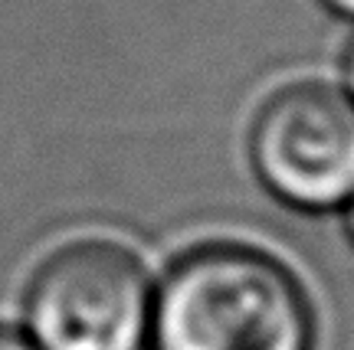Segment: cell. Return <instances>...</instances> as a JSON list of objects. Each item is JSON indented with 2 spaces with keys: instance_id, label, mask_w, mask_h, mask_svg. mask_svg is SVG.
Wrapping results in <instances>:
<instances>
[{
  "instance_id": "cell-6",
  "label": "cell",
  "mask_w": 354,
  "mask_h": 350,
  "mask_svg": "<svg viewBox=\"0 0 354 350\" xmlns=\"http://www.w3.org/2000/svg\"><path fill=\"white\" fill-rule=\"evenodd\" d=\"M322 3H328L331 10L344 13V17H354V0H322Z\"/></svg>"
},
{
  "instance_id": "cell-7",
  "label": "cell",
  "mask_w": 354,
  "mask_h": 350,
  "mask_svg": "<svg viewBox=\"0 0 354 350\" xmlns=\"http://www.w3.org/2000/svg\"><path fill=\"white\" fill-rule=\"evenodd\" d=\"M351 233H354V200H351Z\"/></svg>"
},
{
  "instance_id": "cell-1",
  "label": "cell",
  "mask_w": 354,
  "mask_h": 350,
  "mask_svg": "<svg viewBox=\"0 0 354 350\" xmlns=\"http://www.w3.org/2000/svg\"><path fill=\"white\" fill-rule=\"evenodd\" d=\"M312 331L302 282L246 242L194 246L154 288L158 350H312Z\"/></svg>"
},
{
  "instance_id": "cell-3",
  "label": "cell",
  "mask_w": 354,
  "mask_h": 350,
  "mask_svg": "<svg viewBox=\"0 0 354 350\" xmlns=\"http://www.w3.org/2000/svg\"><path fill=\"white\" fill-rule=\"evenodd\" d=\"M250 154L259 180L299 210L354 200V99L318 79L279 88L256 112Z\"/></svg>"
},
{
  "instance_id": "cell-4",
  "label": "cell",
  "mask_w": 354,
  "mask_h": 350,
  "mask_svg": "<svg viewBox=\"0 0 354 350\" xmlns=\"http://www.w3.org/2000/svg\"><path fill=\"white\" fill-rule=\"evenodd\" d=\"M0 350H39L30 338H24L13 327H0Z\"/></svg>"
},
{
  "instance_id": "cell-2",
  "label": "cell",
  "mask_w": 354,
  "mask_h": 350,
  "mask_svg": "<svg viewBox=\"0 0 354 350\" xmlns=\"http://www.w3.org/2000/svg\"><path fill=\"white\" fill-rule=\"evenodd\" d=\"M154 282L135 249L76 239L43 259L26 288L39 350H138L151 334Z\"/></svg>"
},
{
  "instance_id": "cell-5",
  "label": "cell",
  "mask_w": 354,
  "mask_h": 350,
  "mask_svg": "<svg viewBox=\"0 0 354 350\" xmlns=\"http://www.w3.org/2000/svg\"><path fill=\"white\" fill-rule=\"evenodd\" d=\"M344 75H348V95L354 99V43L348 50V59H344Z\"/></svg>"
}]
</instances>
